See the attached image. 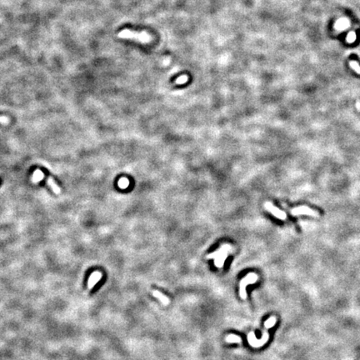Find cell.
<instances>
[{
    "label": "cell",
    "instance_id": "1",
    "mask_svg": "<svg viewBox=\"0 0 360 360\" xmlns=\"http://www.w3.org/2000/svg\"><path fill=\"white\" fill-rule=\"evenodd\" d=\"M276 322H277V319L274 316L270 317L267 321H265V323H264L265 329H264L263 337H262L261 339H257L255 337V334H254V332H250L249 333V343L250 345L253 346V348H260V347L263 346V344H265L268 342V339H269V333H268V330L270 328H272L273 326L275 325Z\"/></svg>",
    "mask_w": 360,
    "mask_h": 360
},
{
    "label": "cell",
    "instance_id": "2",
    "mask_svg": "<svg viewBox=\"0 0 360 360\" xmlns=\"http://www.w3.org/2000/svg\"><path fill=\"white\" fill-rule=\"evenodd\" d=\"M119 37H121L123 38H133V39H136L137 41L141 42L143 43H149L152 40V38L149 34H148L145 32L143 33H138V32H132L128 29H125L124 31H122L121 33H119L118 34Z\"/></svg>",
    "mask_w": 360,
    "mask_h": 360
},
{
    "label": "cell",
    "instance_id": "3",
    "mask_svg": "<svg viewBox=\"0 0 360 360\" xmlns=\"http://www.w3.org/2000/svg\"><path fill=\"white\" fill-rule=\"evenodd\" d=\"M257 280H258V275L254 273H250L241 280L239 284V295L243 299H246L247 298V294H246L247 285L255 284Z\"/></svg>",
    "mask_w": 360,
    "mask_h": 360
},
{
    "label": "cell",
    "instance_id": "4",
    "mask_svg": "<svg viewBox=\"0 0 360 360\" xmlns=\"http://www.w3.org/2000/svg\"><path fill=\"white\" fill-rule=\"evenodd\" d=\"M290 214L293 216H298V215H308V216H311V217H314V218H319V213L318 211H316L314 209H312L308 206H298L297 208H292L290 210Z\"/></svg>",
    "mask_w": 360,
    "mask_h": 360
},
{
    "label": "cell",
    "instance_id": "5",
    "mask_svg": "<svg viewBox=\"0 0 360 360\" xmlns=\"http://www.w3.org/2000/svg\"><path fill=\"white\" fill-rule=\"evenodd\" d=\"M264 208L267 211H268L271 213L272 214L274 215V217H276L278 219L281 220H286L287 219V214L283 210H281L279 208H278L277 207H275L272 203L270 202H266L264 204Z\"/></svg>",
    "mask_w": 360,
    "mask_h": 360
},
{
    "label": "cell",
    "instance_id": "6",
    "mask_svg": "<svg viewBox=\"0 0 360 360\" xmlns=\"http://www.w3.org/2000/svg\"><path fill=\"white\" fill-rule=\"evenodd\" d=\"M232 249V247L230 245H227V244H224V245L222 247L221 249H218L216 252H214V253H211V254H209L208 256V259H215V258H217L218 256H219V255H221V254H223V253H225V252H227V251H230V250Z\"/></svg>",
    "mask_w": 360,
    "mask_h": 360
},
{
    "label": "cell",
    "instance_id": "7",
    "mask_svg": "<svg viewBox=\"0 0 360 360\" xmlns=\"http://www.w3.org/2000/svg\"><path fill=\"white\" fill-rule=\"evenodd\" d=\"M102 277V274L99 272H95L94 274L91 275V277L89 278V282H88V286L89 288H92L93 286H94L95 284H97L98 282L99 281V279Z\"/></svg>",
    "mask_w": 360,
    "mask_h": 360
},
{
    "label": "cell",
    "instance_id": "8",
    "mask_svg": "<svg viewBox=\"0 0 360 360\" xmlns=\"http://www.w3.org/2000/svg\"><path fill=\"white\" fill-rule=\"evenodd\" d=\"M228 255H229V251H227V252H225V253H223V254H221V255H219V256H218L217 258H215V265L218 267V268H222L223 265V263H224L225 259H226L227 257H228Z\"/></svg>",
    "mask_w": 360,
    "mask_h": 360
},
{
    "label": "cell",
    "instance_id": "9",
    "mask_svg": "<svg viewBox=\"0 0 360 360\" xmlns=\"http://www.w3.org/2000/svg\"><path fill=\"white\" fill-rule=\"evenodd\" d=\"M152 294H153V295L154 296V297L159 298L160 301L162 302V303H163L164 305H168L169 304L170 301H169V298H168V297H166V296H164L163 294H161V293H160V292H159V291H157V290L153 291Z\"/></svg>",
    "mask_w": 360,
    "mask_h": 360
},
{
    "label": "cell",
    "instance_id": "10",
    "mask_svg": "<svg viewBox=\"0 0 360 360\" xmlns=\"http://www.w3.org/2000/svg\"><path fill=\"white\" fill-rule=\"evenodd\" d=\"M225 341L227 343H241L242 342V339L238 335L235 334H229V336H227L225 338Z\"/></svg>",
    "mask_w": 360,
    "mask_h": 360
},
{
    "label": "cell",
    "instance_id": "11",
    "mask_svg": "<svg viewBox=\"0 0 360 360\" xmlns=\"http://www.w3.org/2000/svg\"><path fill=\"white\" fill-rule=\"evenodd\" d=\"M47 182H48V184H49V185H50L51 186V188H52V189L54 192H55L56 194H60V192H61V189L59 188V187H58V185L55 184V182H54V180H53V178H51V177H49V178H48V180H47Z\"/></svg>",
    "mask_w": 360,
    "mask_h": 360
},
{
    "label": "cell",
    "instance_id": "12",
    "mask_svg": "<svg viewBox=\"0 0 360 360\" xmlns=\"http://www.w3.org/2000/svg\"><path fill=\"white\" fill-rule=\"evenodd\" d=\"M128 185H129V181H128V178H120L119 181H118V186H119V188H122V189L127 188L128 187Z\"/></svg>",
    "mask_w": 360,
    "mask_h": 360
},
{
    "label": "cell",
    "instance_id": "13",
    "mask_svg": "<svg viewBox=\"0 0 360 360\" xmlns=\"http://www.w3.org/2000/svg\"><path fill=\"white\" fill-rule=\"evenodd\" d=\"M349 64L350 66L352 67V69L355 70V72H356L357 73L360 74V66L358 63L355 62V61H350Z\"/></svg>",
    "mask_w": 360,
    "mask_h": 360
},
{
    "label": "cell",
    "instance_id": "14",
    "mask_svg": "<svg viewBox=\"0 0 360 360\" xmlns=\"http://www.w3.org/2000/svg\"><path fill=\"white\" fill-rule=\"evenodd\" d=\"M188 80V77L185 76V75H184V76H182L181 78H178V79H177L176 83H184L187 82Z\"/></svg>",
    "mask_w": 360,
    "mask_h": 360
}]
</instances>
